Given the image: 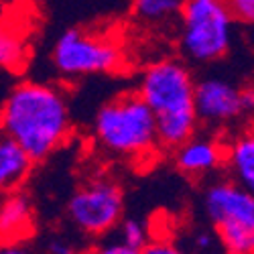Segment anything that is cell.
Listing matches in <instances>:
<instances>
[{
    "label": "cell",
    "instance_id": "cell-11",
    "mask_svg": "<svg viewBox=\"0 0 254 254\" xmlns=\"http://www.w3.org/2000/svg\"><path fill=\"white\" fill-rule=\"evenodd\" d=\"M33 169V161L20 144L0 126V195L10 193L23 183Z\"/></svg>",
    "mask_w": 254,
    "mask_h": 254
},
{
    "label": "cell",
    "instance_id": "cell-5",
    "mask_svg": "<svg viewBox=\"0 0 254 254\" xmlns=\"http://www.w3.org/2000/svg\"><path fill=\"white\" fill-rule=\"evenodd\" d=\"M203 207L228 254H254V195L236 181L211 185Z\"/></svg>",
    "mask_w": 254,
    "mask_h": 254
},
{
    "label": "cell",
    "instance_id": "cell-6",
    "mask_svg": "<svg viewBox=\"0 0 254 254\" xmlns=\"http://www.w3.org/2000/svg\"><path fill=\"white\" fill-rule=\"evenodd\" d=\"M51 61L59 75L77 79L118 71L124 61V53L108 35L75 27L67 29L57 39Z\"/></svg>",
    "mask_w": 254,
    "mask_h": 254
},
{
    "label": "cell",
    "instance_id": "cell-12",
    "mask_svg": "<svg viewBox=\"0 0 254 254\" xmlns=\"http://www.w3.org/2000/svg\"><path fill=\"white\" fill-rule=\"evenodd\" d=\"M224 163L228 165L232 181H236L244 189H254V134L250 130L240 132L224 146Z\"/></svg>",
    "mask_w": 254,
    "mask_h": 254
},
{
    "label": "cell",
    "instance_id": "cell-9",
    "mask_svg": "<svg viewBox=\"0 0 254 254\" xmlns=\"http://www.w3.org/2000/svg\"><path fill=\"white\" fill-rule=\"evenodd\" d=\"M175 165L189 177H203L224 165V146L209 136H189L175 146Z\"/></svg>",
    "mask_w": 254,
    "mask_h": 254
},
{
    "label": "cell",
    "instance_id": "cell-16",
    "mask_svg": "<svg viewBox=\"0 0 254 254\" xmlns=\"http://www.w3.org/2000/svg\"><path fill=\"white\" fill-rule=\"evenodd\" d=\"M224 4L234 23L250 25L254 20V0H224Z\"/></svg>",
    "mask_w": 254,
    "mask_h": 254
},
{
    "label": "cell",
    "instance_id": "cell-20",
    "mask_svg": "<svg viewBox=\"0 0 254 254\" xmlns=\"http://www.w3.org/2000/svg\"><path fill=\"white\" fill-rule=\"evenodd\" d=\"M211 242H214V238H211L209 232H197L195 238H193V244L197 250H207L211 246Z\"/></svg>",
    "mask_w": 254,
    "mask_h": 254
},
{
    "label": "cell",
    "instance_id": "cell-15",
    "mask_svg": "<svg viewBox=\"0 0 254 254\" xmlns=\"http://www.w3.org/2000/svg\"><path fill=\"white\" fill-rule=\"evenodd\" d=\"M118 240L124 242L126 246L132 248H142L146 242L151 240V232L146 222H142L140 218H124L118 222Z\"/></svg>",
    "mask_w": 254,
    "mask_h": 254
},
{
    "label": "cell",
    "instance_id": "cell-7",
    "mask_svg": "<svg viewBox=\"0 0 254 254\" xmlns=\"http://www.w3.org/2000/svg\"><path fill=\"white\" fill-rule=\"evenodd\" d=\"M124 214V193L112 177L96 175L83 181L67 201V216L88 236H106Z\"/></svg>",
    "mask_w": 254,
    "mask_h": 254
},
{
    "label": "cell",
    "instance_id": "cell-21",
    "mask_svg": "<svg viewBox=\"0 0 254 254\" xmlns=\"http://www.w3.org/2000/svg\"><path fill=\"white\" fill-rule=\"evenodd\" d=\"M242 108H244V114L250 116V112L254 108V92H252V88H242Z\"/></svg>",
    "mask_w": 254,
    "mask_h": 254
},
{
    "label": "cell",
    "instance_id": "cell-4",
    "mask_svg": "<svg viewBox=\"0 0 254 254\" xmlns=\"http://www.w3.org/2000/svg\"><path fill=\"white\" fill-rule=\"evenodd\" d=\"M234 43V18L224 0H185L179 14L181 55L191 63L224 59Z\"/></svg>",
    "mask_w": 254,
    "mask_h": 254
},
{
    "label": "cell",
    "instance_id": "cell-23",
    "mask_svg": "<svg viewBox=\"0 0 254 254\" xmlns=\"http://www.w3.org/2000/svg\"><path fill=\"white\" fill-rule=\"evenodd\" d=\"M2 14H4V2L0 0V18H2Z\"/></svg>",
    "mask_w": 254,
    "mask_h": 254
},
{
    "label": "cell",
    "instance_id": "cell-18",
    "mask_svg": "<svg viewBox=\"0 0 254 254\" xmlns=\"http://www.w3.org/2000/svg\"><path fill=\"white\" fill-rule=\"evenodd\" d=\"M140 254H187L183 248H179L175 242L167 240V238H157V240H149L142 248Z\"/></svg>",
    "mask_w": 254,
    "mask_h": 254
},
{
    "label": "cell",
    "instance_id": "cell-22",
    "mask_svg": "<svg viewBox=\"0 0 254 254\" xmlns=\"http://www.w3.org/2000/svg\"><path fill=\"white\" fill-rule=\"evenodd\" d=\"M0 254H33L25 244H0Z\"/></svg>",
    "mask_w": 254,
    "mask_h": 254
},
{
    "label": "cell",
    "instance_id": "cell-10",
    "mask_svg": "<svg viewBox=\"0 0 254 254\" xmlns=\"http://www.w3.org/2000/svg\"><path fill=\"white\" fill-rule=\"evenodd\" d=\"M35 232L33 203L23 193H8L0 201V244H25Z\"/></svg>",
    "mask_w": 254,
    "mask_h": 254
},
{
    "label": "cell",
    "instance_id": "cell-13",
    "mask_svg": "<svg viewBox=\"0 0 254 254\" xmlns=\"http://www.w3.org/2000/svg\"><path fill=\"white\" fill-rule=\"evenodd\" d=\"M29 59V45L25 35L14 25L0 18V69L18 71Z\"/></svg>",
    "mask_w": 254,
    "mask_h": 254
},
{
    "label": "cell",
    "instance_id": "cell-1",
    "mask_svg": "<svg viewBox=\"0 0 254 254\" xmlns=\"http://www.w3.org/2000/svg\"><path fill=\"white\" fill-rule=\"evenodd\" d=\"M0 126L33 163L49 159L71 134L67 96L45 81H20L0 108Z\"/></svg>",
    "mask_w": 254,
    "mask_h": 254
},
{
    "label": "cell",
    "instance_id": "cell-14",
    "mask_svg": "<svg viewBox=\"0 0 254 254\" xmlns=\"http://www.w3.org/2000/svg\"><path fill=\"white\" fill-rule=\"evenodd\" d=\"M185 0H132L134 16L146 27L163 29L179 20Z\"/></svg>",
    "mask_w": 254,
    "mask_h": 254
},
{
    "label": "cell",
    "instance_id": "cell-17",
    "mask_svg": "<svg viewBox=\"0 0 254 254\" xmlns=\"http://www.w3.org/2000/svg\"><path fill=\"white\" fill-rule=\"evenodd\" d=\"M86 254H140V250L132 248V246H126L118 238H112V240H104V242L96 244Z\"/></svg>",
    "mask_w": 254,
    "mask_h": 254
},
{
    "label": "cell",
    "instance_id": "cell-3",
    "mask_svg": "<svg viewBox=\"0 0 254 254\" xmlns=\"http://www.w3.org/2000/svg\"><path fill=\"white\" fill-rule=\"evenodd\" d=\"M94 140L124 161H149L159 149L155 118L138 94H122L102 106L94 118Z\"/></svg>",
    "mask_w": 254,
    "mask_h": 254
},
{
    "label": "cell",
    "instance_id": "cell-19",
    "mask_svg": "<svg viewBox=\"0 0 254 254\" xmlns=\"http://www.w3.org/2000/svg\"><path fill=\"white\" fill-rule=\"evenodd\" d=\"M47 252H49V254H77L75 246H73L67 238H61V236H55V238L49 240Z\"/></svg>",
    "mask_w": 254,
    "mask_h": 254
},
{
    "label": "cell",
    "instance_id": "cell-8",
    "mask_svg": "<svg viewBox=\"0 0 254 254\" xmlns=\"http://www.w3.org/2000/svg\"><path fill=\"white\" fill-rule=\"evenodd\" d=\"M193 104L197 122L207 126H228L246 116L242 108V88L224 77H203L195 81Z\"/></svg>",
    "mask_w": 254,
    "mask_h": 254
},
{
    "label": "cell",
    "instance_id": "cell-2",
    "mask_svg": "<svg viewBox=\"0 0 254 254\" xmlns=\"http://www.w3.org/2000/svg\"><path fill=\"white\" fill-rule=\"evenodd\" d=\"M193 92V73L181 59L165 57L142 71L136 94L155 118L161 149L173 151L197 132Z\"/></svg>",
    "mask_w": 254,
    "mask_h": 254
}]
</instances>
